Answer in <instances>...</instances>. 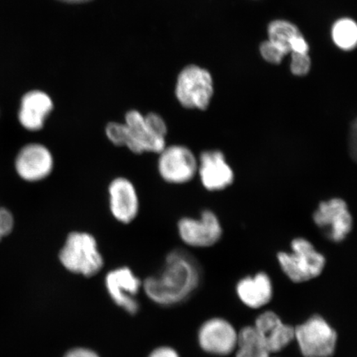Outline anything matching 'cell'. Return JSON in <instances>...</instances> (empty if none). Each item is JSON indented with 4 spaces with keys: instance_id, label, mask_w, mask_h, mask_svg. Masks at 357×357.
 Returning <instances> with one entry per match:
<instances>
[{
    "instance_id": "cell-1",
    "label": "cell",
    "mask_w": 357,
    "mask_h": 357,
    "mask_svg": "<svg viewBox=\"0 0 357 357\" xmlns=\"http://www.w3.org/2000/svg\"><path fill=\"white\" fill-rule=\"evenodd\" d=\"M199 262L186 252L177 248L169 252L162 270L142 282L149 300L162 307H172L185 302L199 287Z\"/></svg>"
},
{
    "instance_id": "cell-7",
    "label": "cell",
    "mask_w": 357,
    "mask_h": 357,
    "mask_svg": "<svg viewBox=\"0 0 357 357\" xmlns=\"http://www.w3.org/2000/svg\"><path fill=\"white\" fill-rule=\"evenodd\" d=\"M312 221L326 238L334 243L344 241L354 229V218L344 199L322 201L312 213Z\"/></svg>"
},
{
    "instance_id": "cell-21",
    "label": "cell",
    "mask_w": 357,
    "mask_h": 357,
    "mask_svg": "<svg viewBox=\"0 0 357 357\" xmlns=\"http://www.w3.org/2000/svg\"><path fill=\"white\" fill-rule=\"evenodd\" d=\"M292 61L290 70L297 77H303L310 73L311 60L307 53L291 52Z\"/></svg>"
},
{
    "instance_id": "cell-3",
    "label": "cell",
    "mask_w": 357,
    "mask_h": 357,
    "mask_svg": "<svg viewBox=\"0 0 357 357\" xmlns=\"http://www.w3.org/2000/svg\"><path fill=\"white\" fill-rule=\"evenodd\" d=\"M59 261L66 270L84 278H92L104 267V257L97 240L86 231H71L59 252Z\"/></svg>"
},
{
    "instance_id": "cell-22",
    "label": "cell",
    "mask_w": 357,
    "mask_h": 357,
    "mask_svg": "<svg viewBox=\"0 0 357 357\" xmlns=\"http://www.w3.org/2000/svg\"><path fill=\"white\" fill-rule=\"evenodd\" d=\"M260 51L264 60L272 64H280L283 57L287 55L284 51L270 42L269 40L261 45Z\"/></svg>"
},
{
    "instance_id": "cell-18",
    "label": "cell",
    "mask_w": 357,
    "mask_h": 357,
    "mask_svg": "<svg viewBox=\"0 0 357 357\" xmlns=\"http://www.w3.org/2000/svg\"><path fill=\"white\" fill-rule=\"evenodd\" d=\"M235 357H271L264 342L254 326H245L238 332Z\"/></svg>"
},
{
    "instance_id": "cell-16",
    "label": "cell",
    "mask_w": 357,
    "mask_h": 357,
    "mask_svg": "<svg viewBox=\"0 0 357 357\" xmlns=\"http://www.w3.org/2000/svg\"><path fill=\"white\" fill-rule=\"evenodd\" d=\"M54 105L52 98L41 91H33L22 96L19 111L21 126L29 132H38L45 126Z\"/></svg>"
},
{
    "instance_id": "cell-25",
    "label": "cell",
    "mask_w": 357,
    "mask_h": 357,
    "mask_svg": "<svg viewBox=\"0 0 357 357\" xmlns=\"http://www.w3.org/2000/svg\"><path fill=\"white\" fill-rule=\"evenodd\" d=\"M63 357H100V356L88 348L75 347L67 351Z\"/></svg>"
},
{
    "instance_id": "cell-26",
    "label": "cell",
    "mask_w": 357,
    "mask_h": 357,
    "mask_svg": "<svg viewBox=\"0 0 357 357\" xmlns=\"http://www.w3.org/2000/svg\"><path fill=\"white\" fill-rule=\"evenodd\" d=\"M149 357H181L176 350L171 347H160L151 352Z\"/></svg>"
},
{
    "instance_id": "cell-14",
    "label": "cell",
    "mask_w": 357,
    "mask_h": 357,
    "mask_svg": "<svg viewBox=\"0 0 357 357\" xmlns=\"http://www.w3.org/2000/svg\"><path fill=\"white\" fill-rule=\"evenodd\" d=\"M201 184L208 191H221L233 185L234 172L220 150H206L198 158Z\"/></svg>"
},
{
    "instance_id": "cell-24",
    "label": "cell",
    "mask_w": 357,
    "mask_h": 357,
    "mask_svg": "<svg viewBox=\"0 0 357 357\" xmlns=\"http://www.w3.org/2000/svg\"><path fill=\"white\" fill-rule=\"evenodd\" d=\"M309 44L305 41L302 34L297 36L290 45V52L309 53Z\"/></svg>"
},
{
    "instance_id": "cell-12",
    "label": "cell",
    "mask_w": 357,
    "mask_h": 357,
    "mask_svg": "<svg viewBox=\"0 0 357 357\" xmlns=\"http://www.w3.org/2000/svg\"><path fill=\"white\" fill-rule=\"evenodd\" d=\"M55 167L54 156L47 146L33 142L22 146L16 155L15 167L19 176L26 182L45 180Z\"/></svg>"
},
{
    "instance_id": "cell-8",
    "label": "cell",
    "mask_w": 357,
    "mask_h": 357,
    "mask_svg": "<svg viewBox=\"0 0 357 357\" xmlns=\"http://www.w3.org/2000/svg\"><path fill=\"white\" fill-rule=\"evenodd\" d=\"M158 155L159 175L169 184H186L197 175L198 158L189 147L167 145Z\"/></svg>"
},
{
    "instance_id": "cell-27",
    "label": "cell",
    "mask_w": 357,
    "mask_h": 357,
    "mask_svg": "<svg viewBox=\"0 0 357 357\" xmlns=\"http://www.w3.org/2000/svg\"><path fill=\"white\" fill-rule=\"evenodd\" d=\"M60 1H63L66 3H79L88 2V1H89V0H60Z\"/></svg>"
},
{
    "instance_id": "cell-15",
    "label": "cell",
    "mask_w": 357,
    "mask_h": 357,
    "mask_svg": "<svg viewBox=\"0 0 357 357\" xmlns=\"http://www.w3.org/2000/svg\"><path fill=\"white\" fill-rule=\"evenodd\" d=\"M253 326L271 354H278L294 341V327L284 324L273 311L261 312Z\"/></svg>"
},
{
    "instance_id": "cell-19",
    "label": "cell",
    "mask_w": 357,
    "mask_h": 357,
    "mask_svg": "<svg viewBox=\"0 0 357 357\" xmlns=\"http://www.w3.org/2000/svg\"><path fill=\"white\" fill-rule=\"evenodd\" d=\"M301 34L296 25L285 20H275L268 28L269 41L285 52L290 53V45L297 36Z\"/></svg>"
},
{
    "instance_id": "cell-20",
    "label": "cell",
    "mask_w": 357,
    "mask_h": 357,
    "mask_svg": "<svg viewBox=\"0 0 357 357\" xmlns=\"http://www.w3.org/2000/svg\"><path fill=\"white\" fill-rule=\"evenodd\" d=\"M335 44L342 50L350 51L357 43V26L354 20L342 19L336 22L333 28Z\"/></svg>"
},
{
    "instance_id": "cell-9",
    "label": "cell",
    "mask_w": 357,
    "mask_h": 357,
    "mask_svg": "<svg viewBox=\"0 0 357 357\" xmlns=\"http://www.w3.org/2000/svg\"><path fill=\"white\" fill-rule=\"evenodd\" d=\"M178 236L190 248H207L220 242L222 227L220 218L211 209H204L200 217L181 218L177 223Z\"/></svg>"
},
{
    "instance_id": "cell-10",
    "label": "cell",
    "mask_w": 357,
    "mask_h": 357,
    "mask_svg": "<svg viewBox=\"0 0 357 357\" xmlns=\"http://www.w3.org/2000/svg\"><path fill=\"white\" fill-rule=\"evenodd\" d=\"M105 287L111 300L130 315L140 310L137 294L142 288V281L128 266L116 268L105 276Z\"/></svg>"
},
{
    "instance_id": "cell-13",
    "label": "cell",
    "mask_w": 357,
    "mask_h": 357,
    "mask_svg": "<svg viewBox=\"0 0 357 357\" xmlns=\"http://www.w3.org/2000/svg\"><path fill=\"white\" fill-rule=\"evenodd\" d=\"M109 211L123 225H129L140 211V199L133 183L126 177L112 180L108 187Z\"/></svg>"
},
{
    "instance_id": "cell-23",
    "label": "cell",
    "mask_w": 357,
    "mask_h": 357,
    "mask_svg": "<svg viewBox=\"0 0 357 357\" xmlns=\"http://www.w3.org/2000/svg\"><path fill=\"white\" fill-rule=\"evenodd\" d=\"M15 227V218L6 208L0 207V241L10 235Z\"/></svg>"
},
{
    "instance_id": "cell-5",
    "label": "cell",
    "mask_w": 357,
    "mask_h": 357,
    "mask_svg": "<svg viewBox=\"0 0 357 357\" xmlns=\"http://www.w3.org/2000/svg\"><path fill=\"white\" fill-rule=\"evenodd\" d=\"M337 333L323 316L315 314L294 327V340L303 357H332Z\"/></svg>"
},
{
    "instance_id": "cell-11",
    "label": "cell",
    "mask_w": 357,
    "mask_h": 357,
    "mask_svg": "<svg viewBox=\"0 0 357 357\" xmlns=\"http://www.w3.org/2000/svg\"><path fill=\"white\" fill-rule=\"evenodd\" d=\"M238 336V332L229 321L211 318L200 326L198 342L201 349L206 354L227 356L235 351Z\"/></svg>"
},
{
    "instance_id": "cell-17",
    "label": "cell",
    "mask_w": 357,
    "mask_h": 357,
    "mask_svg": "<svg viewBox=\"0 0 357 357\" xmlns=\"http://www.w3.org/2000/svg\"><path fill=\"white\" fill-rule=\"evenodd\" d=\"M236 293L241 302L250 309L265 307L273 298V284L266 272L245 276L236 285Z\"/></svg>"
},
{
    "instance_id": "cell-2",
    "label": "cell",
    "mask_w": 357,
    "mask_h": 357,
    "mask_svg": "<svg viewBox=\"0 0 357 357\" xmlns=\"http://www.w3.org/2000/svg\"><path fill=\"white\" fill-rule=\"evenodd\" d=\"M168 127L162 116L155 113L142 114L130 110L123 123L106 125L105 134L112 144L126 147L132 153L158 154L167 144Z\"/></svg>"
},
{
    "instance_id": "cell-6",
    "label": "cell",
    "mask_w": 357,
    "mask_h": 357,
    "mask_svg": "<svg viewBox=\"0 0 357 357\" xmlns=\"http://www.w3.org/2000/svg\"><path fill=\"white\" fill-rule=\"evenodd\" d=\"M213 95V79L208 70L189 66L178 75L176 96L184 108L206 110Z\"/></svg>"
},
{
    "instance_id": "cell-4",
    "label": "cell",
    "mask_w": 357,
    "mask_h": 357,
    "mask_svg": "<svg viewBox=\"0 0 357 357\" xmlns=\"http://www.w3.org/2000/svg\"><path fill=\"white\" fill-rule=\"evenodd\" d=\"M278 261L284 274L298 284L318 278L326 266L324 254L305 238L293 239L290 251L278 252Z\"/></svg>"
}]
</instances>
